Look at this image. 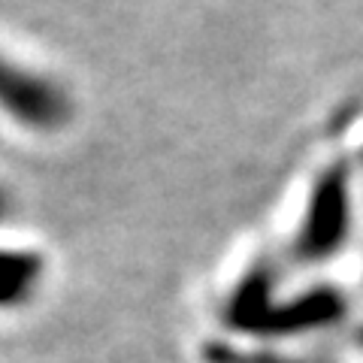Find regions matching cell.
<instances>
[{"instance_id":"1","label":"cell","mask_w":363,"mask_h":363,"mask_svg":"<svg viewBox=\"0 0 363 363\" xmlns=\"http://www.w3.org/2000/svg\"><path fill=\"white\" fill-rule=\"evenodd\" d=\"M0 109L40 133L58 130L70 118V100L52 79L25 70L4 55H0Z\"/></svg>"},{"instance_id":"2","label":"cell","mask_w":363,"mask_h":363,"mask_svg":"<svg viewBox=\"0 0 363 363\" xmlns=\"http://www.w3.org/2000/svg\"><path fill=\"white\" fill-rule=\"evenodd\" d=\"M345 315L342 294L333 288H318L312 294L291 300V303H269L245 333H264V336H288V333H306V330H321V327L336 324Z\"/></svg>"},{"instance_id":"3","label":"cell","mask_w":363,"mask_h":363,"mask_svg":"<svg viewBox=\"0 0 363 363\" xmlns=\"http://www.w3.org/2000/svg\"><path fill=\"white\" fill-rule=\"evenodd\" d=\"M348 230V212H345V191L342 185L330 182L321 194H315L309 218H306L300 240H297V255L303 260H324L342 248Z\"/></svg>"},{"instance_id":"4","label":"cell","mask_w":363,"mask_h":363,"mask_svg":"<svg viewBox=\"0 0 363 363\" xmlns=\"http://www.w3.org/2000/svg\"><path fill=\"white\" fill-rule=\"evenodd\" d=\"M45 264L37 252H0V309H18L37 294Z\"/></svg>"},{"instance_id":"5","label":"cell","mask_w":363,"mask_h":363,"mask_svg":"<svg viewBox=\"0 0 363 363\" xmlns=\"http://www.w3.org/2000/svg\"><path fill=\"white\" fill-rule=\"evenodd\" d=\"M6 212H9V197H6V191L0 188V221L6 218Z\"/></svg>"}]
</instances>
